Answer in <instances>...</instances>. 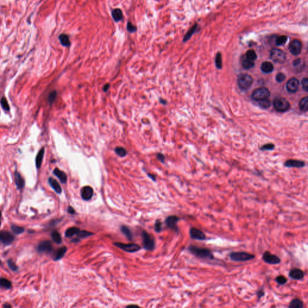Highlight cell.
<instances>
[{"instance_id":"6da1fadb","label":"cell","mask_w":308,"mask_h":308,"mask_svg":"<svg viewBox=\"0 0 308 308\" xmlns=\"http://www.w3.org/2000/svg\"><path fill=\"white\" fill-rule=\"evenodd\" d=\"M189 252L197 258L203 259L212 260L214 259L212 252L208 248H199L191 245L188 248Z\"/></svg>"},{"instance_id":"7a4b0ae2","label":"cell","mask_w":308,"mask_h":308,"mask_svg":"<svg viewBox=\"0 0 308 308\" xmlns=\"http://www.w3.org/2000/svg\"><path fill=\"white\" fill-rule=\"evenodd\" d=\"M229 257L235 262H245L255 259V256L245 252H232L229 253Z\"/></svg>"},{"instance_id":"3957f363","label":"cell","mask_w":308,"mask_h":308,"mask_svg":"<svg viewBox=\"0 0 308 308\" xmlns=\"http://www.w3.org/2000/svg\"><path fill=\"white\" fill-rule=\"evenodd\" d=\"M253 78L248 74H241L237 78L239 88L241 90H247L251 86Z\"/></svg>"},{"instance_id":"277c9868","label":"cell","mask_w":308,"mask_h":308,"mask_svg":"<svg viewBox=\"0 0 308 308\" xmlns=\"http://www.w3.org/2000/svg\"><path fill=\"white\" fill-rule=\"evenodd\" d=\"M270 58L275 63H283L286 59V54L282 50L273 48L270 51Z\"/></svg>"},{"instance_id":"5b68a950","label":"cell","mask_w":308,"mask_h":308,"mask_svg":"<svg viewBox=\"0 0 308 308\" xmlns=\"http://www.w3.org/2000/svg\"><path fill=\"white\" fill-rule=\"evenodd\" d=\"M270 96V92L266 87H260L255 90L252 95V98L255 100L259 101L268 99Z\"/></svg>"},{"instance_id":"8992f818","label":"cell","mask_w":308,"mask_h":308,"mask_svg":"<svg viewBox=\"0 0 308 308\" xmlns=\"http://www.w3.org/2000/svg\"><path fill=\"white\" fill-rule=\"evenodd\" d=\"M275 109L279 112H285L290 107V104L287 100L282 97H277L273 101Z\"/></svg>"},{"instance_id":"52a82bcc","label":"cell","mask_w":308,"mask_h":308,"mask_svg":"<svg viewBox=\"0 0 308 308\" xmlns=\"http://www.w3.org/2000/svg\"><path fill=\"white\" fill-rule=\"evenodd\" d=\"M141 235L143 238V248L147 250H153L155 246V243L154 238L146 231H143Z\"/></svg>"},{"instance_id":"ba28073f","label":"cell","mask_w":308,"mask_h":308,"mask_svg":"<svg viewBox=\"0 0 308 308\" xmlns=\"http://www.w3.org/2000/svg\"><path fill=\"white\" fill-rule=\"evenodd\" d=\"M114 244L118 248L123 250L125 252L129 253H134L139 251L141 248L139 245L134 243H114Z\"/></svg>"},{"instance_id":"9c48e42d","label":"cell","mask_w":308,"mask_h":308,"mask_svg":"<svg viewBox=\"0 0 308 308\" xmlns=\"http://www.w3.org/2000/svg\"><path fill=\"white\" fill-rule=\"evenodd\" d=\"M262 259L266 263L271 265H277L281 262V259L279 257L276 255L271 254L268 251H266L263 253Z\"/></svg>"},{"instance_id":"30bf717a","label":"cell","mask_w":308,"mask_h":308,"mask_svg":"<svg viewBox=\"0 0 308 308\" xmlns=\"http://www.w3.org/2000/svg\"><path fill=\"white\" fill-rule=\"evenodd\" d=\"M190 235L191 239H193L204 241L207 239L205 233L201 230L196 228H191L190 229Z\"/></svg>"},{"instance_id":"8fae6325","label":"cell","mask_w":308,"mask_h":308,"mask_svg":"<svg viewBox=\"0 0 308 308\" xmlns=\"http://www.w3.org/2000/svg\"><path fill=\"white\" fill-rule=\"evenodd\" d=\"M179 220L180 219L176 216H170L166 219L165 223L167 228L171 229L175 231H178V228L177 224Z\"/></svg>"},{"instance_id":"7c38bea8","label":"cell","mask_w":308,"mask_h":308,"mask_svg":"<svg viewBox=\"0 0 308 308\" xmlns=\"http://www.w3.org/2000/svg\"><path fill=\"white\" fill-rule=\"evenodd\" d=\"M37 250L40 253H50L52 250V243L50 241H43L38 246Z\"/></svg>"},{"instance_id":"4fadbf2b","label":"cell","mask_w":308,"mask_h":308,"mask_svg":"<svg viewBox=\"0 0 308 308\" xmlns=\"http://www.w3.org/2000/svg\"><path fill=\"white\" fill-rule=\"evenodd\" d=\"M15 239L14 236L7 230H2L0 232V241L4 244L8 246L11 244Z\"/></svg>"},{"instance_id":"5bb4252c","label":"cell","mask_w":308,"mask_h":308,"mask_svg":"<svg viewBox=\"0 0 308 308\" xmlns=\"http://www.w3.org/2000/svg\"><path fill=\"white\" fill-rule=\"evenodd\" d=\"M289 50L291 54L294 56H298L301 52V43L298 40L294 39L292 40L289 46Z\"/></svg>"},{"instance_id":"9a60e30c","label":"cell","mask_w":308,"mask_h":308,"mask_svg":"<svg viewBox=\"0 0 308 308\" xmlns=\"http://www.w3.org/2000/svg\"><path fill=\"white\" fill-rule=\"evenodd\" d=\"M288 276L292 280H300L304 278L305 273L303 270L297 268H294L291 269L288 274Z\"/></svg>"},{"instance_id":"2e32d148","label":"cell","mask_w":308,"mask_h":308,"mask_svg":"<svg viewBox=\"0 0 308 308\" xmlns=\"http://www.w3.org/2000/svg\"><path fill=\"white\" fill-rule=\"evenodd\" d=\"M299 81L296 78H292L288 81L287 84V89L290 93H296L298 89Z\"/></svg>"},{"instance_id":"e0dca14e","label":"cell","mask_w":308,"mask_h":308,"mask_svg":"<svg viewBox=\"0 0 308 308\" xmlns=\"http://www.w3.org/2000/svg\"><path fill=\"white\" fill-rule=\"evenodd\" d=\"M81 195L83 200H89L93 197V190L90 186H85L81 191Z\"/></svg>"},{"instance_id":"ac0fdd59","label":"cell","mask_w":308,"mask_h":308,"mask_svg":"<svg viewBox=\"0 0 308 308\" xmlns=\"http://www.w3.org/2000/svg\"><path fill=\"white\" fill-rule=\"evenodd\" d=\"M305 163L304 161L296 160V159H289L285 163V166L287 167H296L301 168L304 167Z\"/></svg>"},{"instance_id":"d6986e66","label":"cell","mask_w":308,"mask_h":308,"mask_svg":"<svg viewBox=\"0 0 308 308\" xmlns=\"http://www.w3.org/2000/svg\"><path fill=\"white\" fill-rule=\"evenodd\" d=\"M53 173L55 176H56L59 180L60 182L63 184H65L67 182L68 177L66 174L62 170H60V169L58 168L54 169L53 171Z\"/></svg>"},{"instance_id":"ffe728a7","label":"cell","mask_w":308,"mask_h":308,"mask_svg":"<svg viewBox=\"0 0 308 308\" xmlns=\"http://www.w3.org/2000/svg\"><path fill=\"white\" fill-rule=\"evenodd\" d=\"M48 183L50 184V186L52 187V189H53L57 194H61L62 190L59 183L56 179L50 177L48 179Z\"/></svg>"},{"instance_id":"44dd1931","label":"cell","mask_w":308,"mask_h":308,"mask_svg":"<svg viewBox=\"0 0 308 308\" xmlns=\"http://www.w3.org/2000/svg\"><path fill=\"white\" fill-rule=\"evenodd\" d=\"M15 184L18 189H23L25 186V181L21 176L20 173L18 172H15Z\"/></svg>"},{"instance_id":"7402d4cb","label":"cell","mask_w":308,"mask_h":308,"mask_svg":"<svg viewBox=\"0 0 308 308\" xmlns=\"http://www.w3.org/2000/svg\"><path fill=\"white\" fill-rule=\"evenodd\" d=\"M66 252H67V248L66 247H61L60 248H58L56 251V252L54 253L53 259L54 261L60 260L65 256Z\"/></svg>"},{"instance_id":"603a6c76","label":"cell","mask_w":308,"mask_h":308,"mask_svg":"<svg viewBox=\"0 0 308 308\" xmlns=\"http://www.w3.org/2000/svg\"><path fill=\"white\" fill-rule=\"evenodd\" d=\"M261 69L266 74H269L273 72L274 69V66L269 61H265L263 62L261 66Z\"/></svg>"},{"instance_id":"cb8c5ba5","label":"cell","mask_w":308,"mask_h":308,"mask_svg":"<svg viewBox=\"0 0 308 308\" xmlns=\"http://www.w3.org/2000/svg\"><path fill=\"white\" fill-rule=\"evenodd\" d=\"M111 15L113 19L116 22H118L122 20L123 18L122 11L120 9H114L111 11Z\"/></svg>"},{"instance_id":"d4e9b609","label":"cell","mask_w":308,"mask_h":308,"mask_svg":"<svg viewBox=\"0 0 308 308\" xmlns=\"http://www.w3.org/2000/svg\"><path fill=\"white\" fill-rule=\"evenodd\" d=\"M303 301L298 298L292 299L288 305V308H303Z\"/></svg>"},{"instance_id":"484cf974","label":"cell","mask_w":308,"mask_h":308,"mask_svg":"<svg viewBox=\"0 0 308 308\" xmlns=\"http://www.w3.org/2000/svg\"><path fill=\"white\" fill-rule=\"evenodd\" d=\"M45 154V148H42L39 151L38 154L36 157V166L37 169H40L43 158V155Z\"/></svg>"},{"instance_id":"4316f807","label":"cell","mask_w":308,"mask_h":308,"mask_svg":"<svg viewBox=\"0 0 308 308\" xmlns=\"http://www.w3.org/2000/svg\"><path fill=\"white\" fill-rule=\"evenodd\" d=\"M61 44L65 47L69 48L71 45L69 36L66 34H61L59 37Z\"/></svg>"},{"instance_id":"83f0119b","label":"cell","mask_w":308,"mask_h":308,"mask_svg":"<svg viewBox=\"0 0 308 308\" xmlns=\"http://www.w3.org/2000/svg\"><path fill=\"white\" fill-rule=\"evenodd\" d=\"M77 235L78 239H72V242H77V241H80L79 239H84V238L88 237H90V236L93 235V234L92 233V232H88L87 230H80L77 233Z\"/></svg>"},{"instance_id":"f1b7e54d","label":"cell","mask_w":308,"mask_h":308,"mask_svg":"<svg viewBox=\"0 0 308 308\" xmlns=\"http://www.w3.org/2000/svg\"><path fill=\"white\" fill-rule=\"evenodd\" d=\"M197 27H198V24H196L195 25H194L190 30H189V31L186 33V34L185 35V36L184 37V39H183V41L184 42L188 41V40L191 38V36H193V34L195 33V31L197 30Z\"/></svg>"},{"instance_id":"f546056e","label":"cell","mask_w":308,"mask_h":308,"mask_svg":"<svg viewBox=\"0 0 308 308\" xmlns=\"http://www.w3.org/2000/svg\"><path fill=\"white\" fill-rule=\"evenodd\" d=\"M299 108L303 111H307L308 109V98L307 96L300 100L299 102Z\"/></svg>"},{"instance_id":"4dcf8cb0","label":"cell","mask_w":308,"mask_h":308,"mask_svg":"<svg viewBox=\"0 0 308 308\" xmlns=\"http://www.w3.org/2000/svg\"><path fill=\"white\" fill-rule=\"evenodd\" d=\"M80 229L76 227H72L68 229L65 232V236L66 237H70L75 235H77V233L80 231Z\"/></svg>"},{"instance_id":"1f68e13d","label":"cell","mask_w":308,"mask_h":308,"mask_svg":"<svg viewBox=\"0 0 308 308\" xmlns=\"http://www.w3.org/2000/svg\"><path fill=\"white\" fill-rule=\"evenodd\" d=\"M11 287V283L10 280L6 278H0V288L9 289Z\"/></svg>"},{"instance_id":"d6a6232c","label":"cell","mask_w":308,"mask_h":308,"mask_svg":"<svg viewBox=\"0 0 308 308\" xmlns=\"http://www.w3.org/2000/svg\"><path fill=\"white\" fill-rule=\"evenodd\" d=\"M120 230H121L122 232L126 236V237L127 239H128L130 241L132 240V233H131V230L129 229L128 227H127L126 226H121Z\"/></svg>"},{"instance_id":"836d02e7","label":"cell","mask_w":308,"mask_h":308,"mask_svg":"<svg viewBox=\"0 0 308 308\" xmlns=\"http://www.w3.org/2000/svg\"><path fill=\"white\" fill-rule=\"evenodd\" d=\"M242 66L245 69H250L254 67L255 63L253 61L246 59L242 61Z\"/></svg>"},{"instance_id":"e575fe53","label":"cell","mask_w":308,"mask_h":308,"mask_svg":"<svg viewBox=\"0 0 308 308\" xmlns=\"http://www.w3.org/2000/svg\"><path fill=\"white\" fill-rule=\"evenodd\" d=\"M51 238L57 244H60L61 243V235L57 231H54L51 233Z\"/></svg>"},{"instance_id":"d590c367","label":"cell","mask_w":308,"mask_h":308,"mask_svg":"<svg viewBox=\"0 0 308 308\" xmlns=\"http://www.w3.org/2000/svg\"><path fill=\"white\" fill-rule=\"evenodd\" d=\"M246 56V59H248V60L253 61L257 59V53L255 52V51L254 50H248L247 51Z\"/></svg>"},{"instance_id":"8d00e7d4","label":"cell","mask_w":308,"mask_h":308,"mask_svg":"<svg viewBox=\"0 0 308 308\" xmlns=\"http://www.w3.org/2000/svg\"><path fill=\"white\" fill-rule=\"evenodd\" d=\"M287 40H288V37L286 36H279L276 39V45L278 46H282L284 44H285Z\"/></svg>"},{"instance_id":"74e56055","label":"cell","mask_w":308,"mask_h":308,"mask_svg":"<svg viewBox=\"0 0 308 308\" xmlns=\"http://www.w3.org/2000/svg\"><path fill=\"white\" fill-rule=\"evenodd\" d=\"M116 154L120 157H123L127 155V151L123 147H116L115 149Z\"/></svg>"},{"instance_id":"f35d334b","label":"cell","mask_w":308,"mask_h":308,"mask_svg":"<svg viewBox=\"0 0 308 308\" xmlns=\"http://www.w3.org/2000/svg\"><path fill=\"white\" fill-rule=\"evenodd\" d=\"M0 102H1V105L2 108L4 111H10V106L8 104L7 100H6V98L5 97H2L1 99Z\"/></svg>"},{"instance_id":"ab89813d","label":"cell","mask_w":308,"mask_h":308,"mask_svg":"<svg viewBox=\"0 0 308 308\" xmlns=\"http://www.w3.org/2000/svg\"><path fill=\"white\" fill-rule=\"evenodd\" d=\"M275 280L279 285H284L288 282L287 279L283 275H279L278 276H277L275 279Z\"/></svg>"},{"instance_id":"60d3db41","label":"cell","mask_w":308,"mask_h":308,"mask_svg":"<svg viewBox=\"0 0 308 308\" xmlns=\"http://www.w3.org/2000/svg\"><path fill=\"white\" fill-rule=\"evenodd\" d=\"M215 63H216V67L218 69H220L222 68V58H221V55L220 52H218L216 55Z\"/></svg>"},{"instance_id":"b9f144b4","label":"cell","mask_w":308,"mask_h":308,"mask_svg":"<svg viewBox=\"0 0 308 308\" xmlns=\"http://www.w3.org/2000/svg\"><path fill=\"white\" fill-rule=\"evenodd\" d=\"M11 230L13 231V232L16 235L21 234L24 232V229L20 227V226H16V225H11Z\"/></svg>"},{"instance_id":"7bdbcfd3","label":"cell","mask_w":308,"mask_h":308,"mask_svg":"<svg viewBox=\"0 0 308 308\" xmlns=\"http://www.w3.org/2000/svg\"><path fill=\"white\" fill-rule=\"evenodd\" d=\"M259 106L264 109H268V107H270V101L268 100V99H266V100H259Z\"/></svg>"},{"instance_id":"ee69618b","label":"cell","mask_w":308,"mask_h":308,"mask_svg":"<svg viewBox=\"0 0 308 308\" xmlns=\"http://www.w3.org/2000/svg\"><path fill=\"white\" fill-rule=\"evenodd\" d=\"M57 92L56 90H54L52 92H51L48 96V102L50 103V104H51L54 101V100H56V96H57Z\"/></svg>"},{"instance_id":"f6af8a7d","label":"cell","mask_w":308,"mask_h":308,"mask_svg":"<svg viewBox=\"0 0 308 308\" xmlns=\"http://www.w3.org/2000/svg\"><path fill=\"white\" fill-rule=\"evenodd\" d=\"M127 31L129 32V33H134L137 31V27L134 25L131 22H128L127 23Z\"/></svg>"},{"instance_id":"bcb514c9","label":"cell","mask_w":308,"mask_h":308,"mask_svg":"<svg viewBox=\"0 0 308 308\" xmlns=\"http://www.w3.org/2000/svg\"><path fill=\"white\" fill-rule=\"evenodd\" d=\"M274 148H275V145L273 144L268 143V144H266L265 145H263L261 148V150H273Z\"/></svg>"},{"instance_id":"7dc6e473","label":"cell","mask_w":308,"mask_h":308,"mask_svg":"<svg viewBox=\"0 0 308 308\" xmlns=\"http://www.w3.org/2000/svg\"><path fill=\"white\" fill-rule=\"evenodd\" d=\"M285 75L283 73H278L276 77V81L278 82V83H282L283 82L284 80H285Z\"/></svg>"},{"instance_id":"c3c4849f","label":"cell","mask_w":308,"mask_h":308,"mask_svg":"<svg viewBox=\"0 0 308 308\" xmlns=\"http://www.w3.org/2000/svg\"><path fill=\"white\" fill-rule=\"evenodd\" d=\"M301 85L302 87L304 90L306 92L308 91V78H303L301 80Z\"/></svg>"},{"instance_id":"681fc988","label":"cell","mask_w":308,"mask_h":308,"mask_svg":"<svg viewBox=\"0 0 308 308\" xmlns=\"http://www.w3.org/2000/svg\"><path fill=\"white\" fill-rule=\"evenodd\" d=\"M7 263H8V265H9V267H10V269L13 271H16L18 270V267L15 265V262L12 261V259H9L7 261Z\"/></svg>"},{"instance_id":"f907efd6","label":"cell","mask_w":308,"mask_h":308,"mask_svg":"<svg viewBox=\"0 0 308 308\" xmlns=\"http://www.w3.org/2000/svg\"><path fill=\"white\" fill-rule=\"evenodd\" d=\"M162 230V224L159 220H157L155 224V230L157 232H160Z\"/></svg>"},{"instance_id":"816d5d0a","label":"cell","mask_w":308,"mask_h":308,"mask_svg":"<svg viewBox=\"0 0 308 308\" xmlns=\"http://www.w3.org/2000/svg\"><path fill=\"white\" fill-rule=\"evenodd\" d=\"M257 296L258 299L262 298V297H264L265 296V292H264V290L263 288H261L259 289L258 291L257 292Z\"/></svg>"},{"instance_id":"f5cc1de1","label":"cell","mask_w":308,"mask_h":308,"mask_svg":"<svg viewBox=\"0 0 308 308\" xmlns=\"http://www.w3.org/2000/svg\"><path fill=\"white\" fill-rule=\"evenodd\" d=\"M157 158H158V160H159L162 163H164V161H165V157L164 156L163 154H161V153H158L157 155Z\"/></svg>"},{"instance_id":"db71d44e","label":"cell","mask_w":308,"mask_h":308,"mask_svg":"<svg viewBox=\"0 0 308 308\" xmlns=\"http://www.w3.org/2000/svg\"><path fill=\"white\" fill-rule=\"evenodd\" d=\"M301 63V59H296V60H294L293 61V66H298Z\"/></svg>"},{"instance_id":"11a10c76","label":"cell","mask_w":308,"mask_h":308,"mask_svg":"<svg viewBox=\"0 0 308 308\" xmlns=\"http://www.w3.org/2000/svg\"><path fill=\"white\" fill-rule=\"evenodd\" d=\"M68 212L70 214H74L75 213V209L73 208L72 207H68Z\"/></svg>"},{"instance_id":"9f6ffc18","label":"cell","mask_w":308,"mask_h":308,"mask_svg":"<svg viewBox=\"0 0 308 308\" xmlns=\"http://www.w3.org/2000/svg\"><path fill=\"white\" fill-rule=\"evenodd\" d=\"M109 86H110L109 84V83L106 84H105V85L103 87V91H104V92H107L109 90Z\"/></svg>"},{"instance_id":"6f0895ef","label":"cell","mask_w":308,"mask_h":308,"mask_svg":"<svg viewBox=\"0 0 308 308\" xmlns=\"http://www.w3.org/2000/svg\"><path fill=\"white\" fill-rule=\"evenodd\" d=\"M148 176L150 177L151 179H152L153 181H156V179H155V176H154V175H152V174H149V173H148Z\"/></svg>"},{"instance_id":"680465c9","label":"cell","mask_w":308,"mask_h":308,"mask_svg":"<svg viewBox=\"0 0 308 308\" xmlns=\"http://www.w3.org/2000/svg\"><path fill=\"white\" fill-rule=\"evenodd\" d=\"M3 307H4V308H11V305H9V304H7V303H6V304H5V305H4V306H3Z\"/></svg>"},{"instance_id":"91938a15","label":"cell","mask_w":308,"mask_h":308,"mask_svg":"<svg viewBox=\"0 0 308 308\" xmlns=\"http://www.w3.org/2000/svg\"><path fill=\"white\" fill-rule=\"evenodd\" d=\"M161 102H162L163 104H166V100H161Z\"/></svg>"},{"instance_id":"94428289","label":"cell","mask_w":308,"mask_h":308,"mask_svg":"<svg viewBox=\"0 0 308 308\" xmlns=\"http://www.w3.org/2000/svg\"><path fill=\"white\" fill-rule=\"evenodd\" d=\"M1 216H2V214H1V212L0 211V226L1 225Z\"/></svg>"},{"instance_id":"6125c7cd","label":"cell","mask_w":308,"mask_h":308,"mask_svg":"<svg viewBox=\"0 0 308 308\" xmlns=\"http://www.w3.org/2000/svg\"><path fill=\"white\" fill-rule=\"evenodd\" d=\"M132 306H136V307H138V306H137V305H129V306H128V307H132Z\"/></svg>"},{"instance_id":"be15d7a7","label":"cell","mask_w":308,"mask_h":308,"mask_svg":"<svg viewBox=\"0 0 308 308\" xmlns=\"http://www.w3.org/2000/svg\"><path fill=\"white\" fill-rule=\"evenodd\" d=\"M0 264H1V261H0Z\"/></svg>"}]
</instances>
